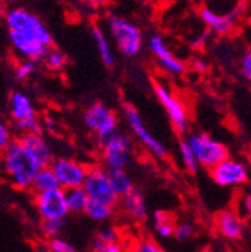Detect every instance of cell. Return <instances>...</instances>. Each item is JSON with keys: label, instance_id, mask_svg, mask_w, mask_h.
Masks as SVG:
<instances>
[{"label": "cell", "instance_id": "obj_1", "mask_svg": "<svg viewBox=\"0 0 251 252\" xmlns=\"http://www.w3.org/2000/svg\"><path fill=\"white\" fill-rule=\"evenodd\" d=\"M8 39L12 50L27 60H44L53 48V36L39 15L21 6L9 8L5 12Z\"/></svg>", "mask_w": 251, "mask_h": 252}, {"label": "cell", "instance_id": "obj_2", "mask_svg": "<svg viewBox=\"0 0 251 252\" xmlns=\"http://www.w3.org/2000/svg\"><path fill=\"white\" fill-rule=\"evenodd\" d=\"M2 156L3 171L8 182L20 191L32 189L36 174L41 168H44L39 158L20 138L12 140L2 150Z\"/></svg>", "mask_w": 251, "mask_h": 252}, {"label": "cell", "instance_id": "obj_3", "mask_svg": "<svg viewBox=\"0 0 251 252\" xmlns=\"http://www.w3.org/2000/svg\"><path fill=\"white\" fill-rule=\"evenodd\" d=\"M108 33L117 50L127 57H136L143 47L142 30L130 20L120 15H110L107 18Z\"/></svg>", "mask_w": 251, "mask_h": 252}, {"label": "cell", "instance_id": "obj_4", "mask_svg": "<svg viewBox=\"0 0 251 252\" xmlns=\"http://www.w3.org/2000/svg\"><path fill=\"white\" fill-rule=\"evenodd\" d=\"M9 116L14 128L24 134H41L42 128L38 120V114L35 105L30 101V98L23 92H12L9 101Z\"/></svg>", "mask_w": 251, "mask_h": 252}, {"label": "cell", "instance_id": "obj_5", "mask_svg": "<svg viewBox=\"0 0 251 252\" xmlns=\"http://www.w3.org/2000/svg\"><path fill=\"white\" fill-rule=\"evenodd\" d=\"M186 141L191 146L200 167L206 170H212L229 158V147L223 141L211 137L208 132L190 134Z\"/></svg>", "mask_w": 251, "mask_h": 252}, {"label": "cell", "instance_id": "obj_6", "mask_svg": "<svg viewBox=\"0 0 251 252\" xmlns=\"http://www.w3.org/2000/svg\"><path fill=\"white\" fill-rule=\"evenodd\" d=\"M131 140L123 131H116L101 143V159L107 170H125L131 161Z\"/></svg>", "mask_w": 251, "mask_h": 252}, {"label": "cell", "instance_id": "obj_7", "mask_svg": "<svg viewBox=\"0 0 251 252\" xmlns=\"http://www.w3.org/2000/svg\"><path fill=\"white\" fill-rule=\"evenodd\" d=\"M83 122L86 128L97 135L100 143H104L108 137H111L119 126L116 113L101 102H95L86 108L83 113Z\"/></svg>", "mask_w": 251, "mask_h": 252}, {"label": "cell", "instance_id": "obj_8", "mask_svg": "<svg viewBox=\"0 0 251 252\" xmlns=\"http://www.w3.org/2000/svg\"><path fill=\"white\" fill-rule=\"evenodd\" d=\"M86 192L90 200H95L104 204H108L111 207H116L120 197L116 194L111 179H110V171L104 167L95 165L90 167L87 173V179L84 182Z\"/></svg>", "mask_w": 251, "mask_h": 252}, {"label": "cell", "instance_id": "obj_9", "mask_svg": "<svg viewBox=\"0 0 251 252\" xmlns=\"http://www.w3.org/2000/svg\"><path fill=\"white\" fill-rule=\"evenodd\" d=\"M123 116H125V120L128 122L130 128H131L133 134L136 135V138L142 143V146L150 155H153L155 158H158V159H164V158H167L166 146L147 129V126L144 125L140 113L137 111V108L134 105L125 104L123 105Z\"/></svg>", "mask_w": 251, "mask_h": 252}, {"label": "cell", "instance_id": "obj_10", "mask_svg": "<svg viewBox=\"0 0 251 252\" xmlns=\"http://www.w3.org/2000/svg\"><path fill=\"white\" fill-rule=\"evenodd\" d=\"M153 93L156 99L160 101L163 108L166 110L170 123L173 125V128L183 134L188 131V126H190V120H188V111L183 105V102L176 96V93H173L166 84L155 81L153 83Z\"/></svg>", "mask_w": 251, "mask_h": 252}, {"label": "cell", "instance_id": "obj_11", "mask_svg": "<svg viewBox=\"0 0 251 252\" xmlns=\"http://www.w3.org/2000/svg\"><path fill=\"white\" fill-rule=\"evenodd\" d=\"M51 168L54 170L62 189H74V188H83L84 182L87 179L89 168L72 158H54L51 164Z\"/></svg>", "mask_w": 251, "mask_h": 252}, {"label": "cell", "instance_id": "obj_12", "mask_svg": "<svg viewBox=\"0 0 251 252\" xmlns=\"http://www.w3.org/2000/svg\"><path fill=\"white\" fill-rule=\"evenodd\" d=\"M35 209L39 213L41 219H67L71 213L67 203L65 189H54V191L41 192L35 195Z\"/></svg>", "mask_w": 251, "mask_h": 252}, {"label": "cell", "instance_id": "obj_13", "mask_svg": "<svg viewBox=\"0 0 251 252\" xmlns=\"http://www.w3.org/2000/svg\"><path fill=\"white\" fill-rule=\"evenodd\" d=\"M209 173L214 183L221 188H236L248 182L247 167L241 161L232 159V158H227L223 162L215 165L212 170H209Z\"/></svg>", "mask_w": 251, "mask_h": 252}, {"label": "cell", "instance_id": "obj_14", "mask_svg": "<svg viewBox=\"0 0 251 252\" xmlns=\"http://www.w3.org/2000/svg\"><path fill=\"white\" fill-rule=\"evenodd\" d=\"M147 47H149L152 56L155 57L156 65H158L164 72H167L173 77H179V75L185 74V69H186L185 63L170 51L169 45L160 35L150 36L147 41Z\"/></svg>", "mask_w": 251, "mask_h": 252}, {"label": "cell", "instance_id": "obj_15", "mask_svg": "<svg viewBox=\"0 0 251 252\" xmlns=\"http://www.w3.org/2000/svg\"><path fill=\"white\" fill-rule=\"evenodd\" d=\"M215 230L227 240H241L245 233L242 219L232 210H223L215 216Z\"/></svg>", "mask_w": 251, "mask_h": 252}, {"label": "cell", "instance_id": "obj_16", "mask_svg": "<svg viewBox=\"0 0 251 252\" xmlns=\"http://www.w3.org/2000/svg\"><path fill=\"white\" fill-rule=\"evenodd\" d=\"M200 18L209 32L219 36L229 35L235 27V18L232 14H218L209 8H203L200 11Z\"/></svg>", "mask_w": 251, "mask_h": 252}, {"label": "cell", "instance_id": "obj_17", "mask_svg": "<svg viewBox=\"0 0 251 252\" xmlns=\"http://www.w3.org/2000/svg\"><path fill=\"white\" fill-rule=\"evenodd\" d=\"M120 200H122V210L130 219L140 222V220L147 218V204L140 189L134 188L128 195H125Z\"/></svg>", "mask_w": 251, "mask_h": 252}, {"label": "cell", "instance_id": "obj_18", "mask_svg": "<svg viewBox=\"0 0 251 252\" xmlns=\"http://www.w3.org/2000/svg\"><path fill=\"white\" fill-rule=\"evenodd\" d=\"M20 140L39 158V161L42 162L44 167H50L53 164L54 161L53 152L47 144V141L44 140L42 134H24L20 137Z\"/></svg>", "mask_w": 251, "mask_h": 252}, {"label": "cell", "instance_id": "obj_19", "mask_svg": "<svg viewBox=\"0 0 251 252\" xmlns=\"http://www.w3.org/2000/svg\"><path fill=\"white\" fill-rule=\"evenodd\" d=\"M152 225L156 233V236L161 239H170L175 237V230H176V222L172 218V215L166 210H155L153 212V219Z\"/></svg>", "mask_w": 251, "mask_h": 252}, {"label": "cell", "instance_id": "obj_20", "mask_svg": "<svg viewBox=\"0 0 251 252\" xmlns=\"http://www.w3.org/2000/svg\"><path fill=\"white\" fill-rule=\"evenodd\" d=\"M92 36H93V41H95L97 51H98L103 63H104L106 66H113V63H114V53H113L111 42L107 38L106 32L103 29H100L98 26H93L92 27Z\"/></svg>", "mask_w": 251, "mask_h": 252}, {"label": "cell", "instance_id": "obj_21", "mask_svg": "<svg viewBox=\"0 0 251 252\" xmlns=\"http://www.w3.org/2000/svg\"><path fill=\"white\" fill-rule=\"evenodd\" d=\"M60 182L54 173V170L50 167H44L39 170V173L36 174L35 180H34V186L32 191L35 194H41V192H48V191H54V189H59Z\"/></svg>", "mask_w": 251, "mask_h": 252}, {"label": "cell", "instance_id": "obj_22", "mask_svg": "<svg viewBox=\"0 0 251 252\" xmlns=\"http://www.w3.org/2000/svg\"><path fill=\"white\" fill-rule=\"evenodd\" d=\"M108 171H110V179H111L114 191L120 198H123L125 195H128L136 188L131 176L125 170H108Z\"/></svg>", "mask_w": 251, "mask_h": 252}, {"label": "cell", "instance_id": "obj_23", "mask_svg": "<svg viewBox=\"0 0 251 252\" xmlns=\"http://www.w3.org/2000/svg\"><path fill=\"white\" fill-rule=\"evenodd\" d=\"M90 198L84 188H74L67 191V203L71 213H84Z\"/></svg>", "mask_w": 251, "mask_h": 252}, {"label": "cell", "instance_id": "obj_24", "mask_svg": "<svg viewBox=\"0 0 251 252\" xmlns=\"http://www.w3.org/2000/svg\"><path fill=\"white\" fill-rule=\"evenodd\" d=\"M113 212H114V207L95 201V200H90L84 210V215L89 219L95 220V222H106V220H108L113 216Z\"/></svg>", "mask_w": 251, "mask_h": 252}, {"label": "cell", "instance_id": "obj_25", "mask_svg": "<svg viewBox=\"0 0 251 252\" xmlns=\"http://www.w3.org/2000/svg\"><path fill=\"white\" fill-rule=\"evenodd\" d=\"M179 156H180V161H182L185 170L190 174H196L200 164L197 161V158H196L191 146L188 144L186 140H180V143H179Z\"/></svg>", "mask_w": 251, "mask_h": 252}, {"label": "cell", "instance_id": "obj_26", "mask_svg": "<svg viewBox=\"0 0 251 252\" xmlns=\"http://www.w3.org/2000/svg\"><path fill=\"white\" fill-rule=\"evenodd\" d=\"M67 225V219H44L41 224V231L47 239H56L60 236Z\"/></svg>", "mask_w": 251, "mask_h": 252}, {"label": "cell", "instance_id": "obj_27", "mask_svg": "<svg viewBox=\"0 0 251 252\" xmlns=\"http://www.w3.org/2000/svg\"><path fill=\"white\" fill-rule=\"evenodd\" d=\"M44 62H45V65H47L50 69L59 71V69H62V68H64V66L67 65V57H65V54L62 53L60 50H57V48H50L48 53H47L45 57H44Z\"/></svg>", "mask_w": 251, "mask_h": 252}, {"label": "cell", "instance_id": "obj_28", "mask_svg": "<svg viewBox=\"0 0 251 252\" xmlns=\"http://www.w3.org/2000/svg\"><path fill=\"white\" fill-rule=\"evenodd\" d=\"M36 69V62L35 60H27V59H23L20 60L15 68H14V77L18 80V81H23V80H27L29 77H32L34 72Z\"/></svg>", "mask_w": 251, "mask_h": 252}, {"label": "cell", "instance_id": "obj_29", "mask_svg": "<svg viewBox=\"0 0 251 252\" xmlns=\"http://www.w3.org/2000/svg\"><path fill=\"white\" fill-rule=\"evenodd\" d=\"M128 252H166L158 242H155L153 239H140L137 240Z\"/></svg>", "mask_w": 251, "mask_h": 252}, {"label": "cell", "instance_id": "obj_30", "mask_svg": "<svg viewBox=\"0 0 251 252\" xmlns=\"http://www.w3.org/2000/svg\"><path fill=\"white\" fill-rule=\"evenodd\" d=\"M194 225L191 222H186V220H182V222H178L176 224V230H175V237L179 240V242H186L190 240L193 236H194Z\"/></svg>", "mask_w": 251, "mask_h": 252}, {"label": "cell", "instance_id": "obj_31", "mask_svg": "<svg viewBox=\"0 0 251 252\" xmlns=\"http://www.w3.org/2000/svg\"><path fill=\"white\" fill-rule=\"evenodd\" d=\"M48 249H50V252H77V248L71 242L62 239V237L51 239L48 242Z\"/></svg>", "mask_w": 251, "mask_h": 252}, {"label": "cell", "instance_id": "obj_32", "mask_svg": "<svg viewBox=\"0 0 251 252\" xmlns=\"http://www.w3.org/2000/svg\"><path fill=\"white\" fill-rule=\"evenodd\" d=\"M239 72L247 81L251 83V47L244 51L239 60Z\"/></svg>", "mask_w": 251, "mask_h": 252}, {"label": "cell", "instance_id": "obj_33", "mask_svg": "<svg viewBox=\"0 0 251 252\" xmlns=\"http://www.w3.org/2000/svg\"><path fill=\"white\" fill-rule=\"evenodd\" d=\"M97 239L103 240L104 243H119V231L114 227L106 225L97 233Z\"/></svg>", "mask_w": 251, "mask_h": 252}, {"label": "cell", "instance_id": "obj_34", "mask_svg": "<svg viewBox=\"0 0 251 252\" xmlns=\"http://www.w3.org/2000/svg\"><path fill=\"white\" fill-rule=\"evenodd\" d=\"M12 141V132L11 129L6 126V123H2L0 125V147L2 150Z\"/></svg>", "mask_w": 251, "mask_h": 252}, {"label": "cell", "instance_id": "obj_35", "mask_svg": "<svg viewBox=\"0 0 251 252\" xmlns=\"http://www.w3.org/2000/svg\"><path fill=\"white\" fill-rule=\"evenodd\" d=\"M242 210H244L245 216L248 219H251V194L244 197V200H242Z\"/></svg>", "mask_w": 251, "mask_h": 252}, {"label": "cell", "instance_id": "obj_36", "mask_svg": "<svg viewBox=\"0 0 251 252\" xmlns=\"http://www.w3.org/2000/svg\"><path fill=\"white\" fill-rule=\"evenodd\" d=\"M107 252H128V251H125V248L120 243H108Z\"/></svg>", "mask_w": 251, "mask_h": 252}, {"label": "cell", "instance_id": "obj_37", "mask_svg": "<svg viewBox=\"0 0 251 252\" xmlns=\"http://www.w3.org/2000/svg\"><path fill=\"white\" fill-rule=\"evenodd\" d=\"M86 2L93 8H103L108 3V0H86Z\"/></svg>", "mask_w": 251, "mask_h": 252}, {"label": "cell", "instance_id": "obj_38", "mask_svg": "<svg viewBox=\"0 0 251 252\" xmlns=\"http://www.w3.org/2000/svg\"><path fill=\"white\" fill-rule=\"evenodd\" d=\"M193 66H194V69H197L199 72H205V71H206V68H208V65H206V63H205V62H202L200 59L194 60Z\"/></svg>", "mask_w": 251, "mask_h": 252}, {"label": "cell", "instance_id": "obj_39", "mask_svg": "<svg viewBox=\"0 0 251 252\" xmlns=\"http://www.w3.org/2000/svg\"><path fill=\"white\" fill-rule=\"evenodd\" d=\"M205 39H206V36L203 35V36H200L197 41H194V42H193V45H194L196 48H200V47H203V42H205Z\"/></svg>", "mask_w": 251, "mask_h": 252}, {"label": "cell", "instance_id": "obj_40", "mask_svg": "<svg viewBox=\"0 0 251 252\" xmlns=\"http://www.w3.org/2000/svg\"><path fill=\"white\" fill-rule=\"evenodd\" d=\"M15 2H32V0H15Z\"/></svg>", "mask_w": 251, "mask_h": 252}]
</instances>
